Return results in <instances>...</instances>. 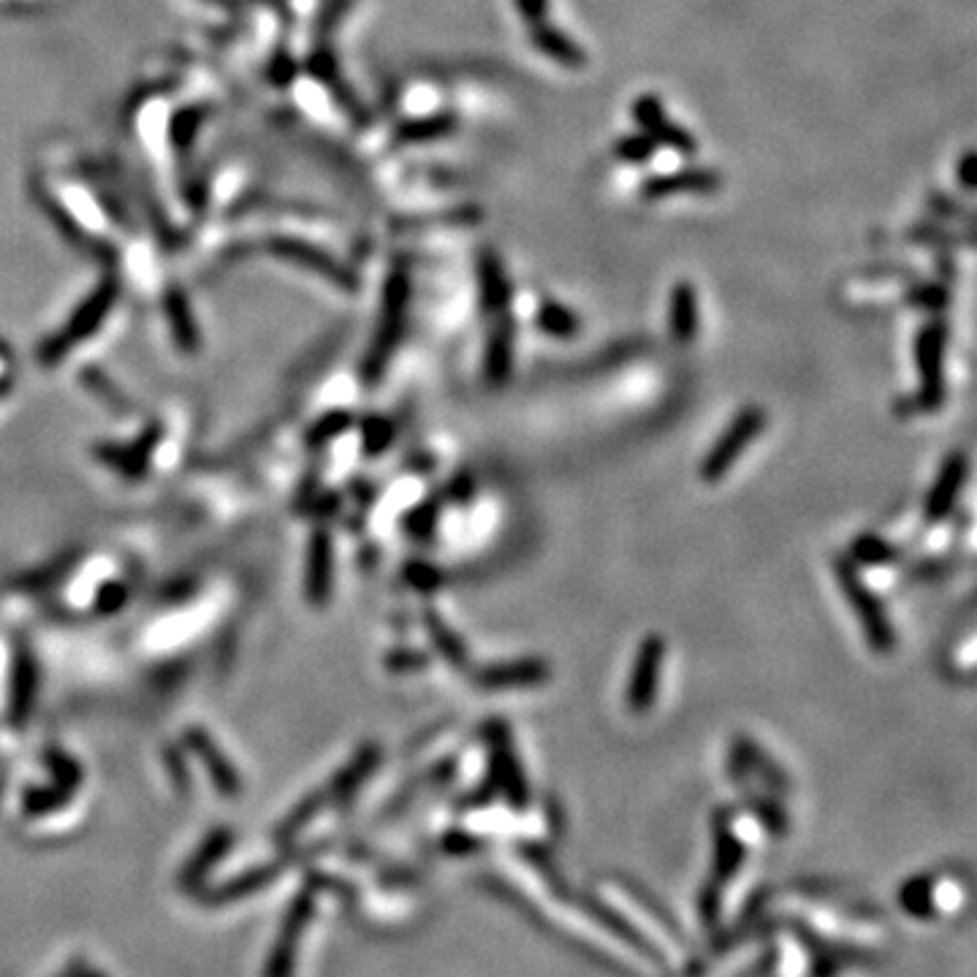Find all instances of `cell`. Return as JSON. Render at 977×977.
<instances>
[{
	"mask_svg": "<svg viewBox=\"0 0 977 977\" xmlns=\"http://www.w3.org/2000/svg\"><path fill=\"white\" fill-rule=\"evenodd\" d=\"M407 304H410V275H407L405 264L399 261V264L389 271V277H385L380 323L378 331H375L372 347H369L367 358H364L361 378L367 380V383H378V380L383 378L389 361L394 358L402 334H405Z\"/></svg>",
	"mask_w": 977,
	"mask_h": 977,
	"instance_id": "1",
	"label": "cell"
},
{
	"mask_svg": "<svg viewBox=\"0 0 977 977\" xmlns=\"http://www.w3.org/2000/svg\"><path fill=\"white\" fill-rule=\"evenodd\" d=\"M763 429H765L763 407H754V405L744 407V410L738 413L731 423H727V429L722 432V437L709 448L703 465H700V478H703L706 483L722 481V475H725V472L736 465L738 456L747 451V445L752 443V440L758 437Z\"/></svg>",
	"mask_w": 977,
	"mask_h": 977,
	"instance_id": "2",
	"label": "cell"
},
{
	"mask_svg": "<svg viewBox=\"0 0 977 977\" xmlns=\"http://www.w3.org/2000/svg\"><path fill=\"white\" fill-rule=\"evenodd\" d=\"M662 660H665V640L660 635H646L635 655L633 671H630L624 703L633 714H644L655 706L657 689L662 678Z\"/></svg>",
	"mask_w": 977,
	"mask_h": 977,
	"instance_id": "3",
	"label": "cell"
},
{
	"mask_svg": "<svg viewBox=\"0 0 977 977\" xmlns=\"http://www.w3.org/2000/svg\"><path fill=\"white\" fill-rule=\"evenodd\" d=\"M486 741H488V760H492V774L497 779V787L503 790V796L508 798L510 807L524 809L530 801V790H526V776L521 763L516 760L513 741H510V731L505 722H492L486 727Z\"/></svg>",
	"mask_w": 977,
	"mask_h": 977,
	"instance_id": "4",
	"label": "cell"
},
{
	"mask_svg": "<svg viewBox=\"0 0 977 977\" xmlns=\"http://www.w3.org/2000/svg\"><path fill=\"white\" fill-rule=\"evenodd\" d=\"M633 119L638 123V128L644 130L651 141H655L657 147H671V150H676L678 155H693V152L698 150V141H695V136L689 134V130H684L682 125L671 123V119L665 117V106H662V101L657 96H651V92L649 96L635 98Z\"/></svg>",
	"mask_w": 977,
	"mask_h": 977,
	"instance_id": "5",
	"label": "cell"
},
{
	"mask_svg": "<svg viewBox=\"0 0 977 977\" xmlns=\"http://www.w3.org/2000/svg\"><path fill=\"white\" fill-rule=\"evenodd\" d=\"M548 678V665L535 657H524V660H508V662H492V665H483L472 673V684L486 693H497V689H519V687H535Z\"/></svg>",
	"mask_w": 977,
	"mask_h": 977,
	"instance_id": "6",
	"label": "cell"
},
{
	"mask_svg": "<svg viewBox=\"0 0 977 977\" xmlns=\"http://www.w3.org/2000/svg\"><path fill=\"white\" fill-rule=\"evenodd\" d=\"M720 185L722 177L714 168L695 166L682 168V172L657 174V177L646 179V182L640 185V195H644L646 201H660L676 193H711V190H716Z\"/></svg>",
	"mask_w": 977,
	"mask_h": 977,
	"instance_id": "7",
	"label": "cell"
},
{
	"mask_svg": "<svg viewBox=\"0 0 977 977\" xmlns=\"http://www.w3.org/2000/svg\"><path fill=\"white\" fill-rule=\"evenodd\" d=\"M700 329V304L693 282L678 280L668 293V331L676 345H689Z\"/></svg>",
	"mask_w": 977,
	"mask_h": 977,
	"instance_id": "8",
	"label": "cell"
},
{
	"mask_svg": "<svg viewBox=\"0 0 977 977\" xmlns=\"http://www.w3.org/2000/svg\"><path fill=\"white\" fill-rule=\"evenodd\" d=\"M478 296L486 315H505L510 304V280L497 253L481 250L478 255Z\"/></svg>",
	"mask_w": 977,
	"mask_h": 977,
	"instance_id": "9",
	"label": "cell"
},
{
	"mask_svg": "<svg viewBox=\"0 0 977 977\" xmlns=\"http://www.w3.org/2000/svg\"><path fill=\"white\" fill-rule=\"evenodd\" d=\"M526 36H530V43L537 49V52L546 54L548 60L559 63L562 68H573V71L584 68V63H586L584 49H581L579 43L568 36V33L559 30V27H554L548 20L530 25Z\"/></svg>",
	"mask_w": 977,
	"mask_h": 977,
	"instance_id": "10",
	"label": "cell"
},
{
	"mask_svg": "<svg viewBox=\"0 0 977 977\" xmlns=\"http://www.w3.org/2000/svg\"><path fill=\"white\" fill-rule=\"evenodd\" d=\"M513 320L508 315H499V320L494 323L492 334L486 340V353H483V372H486L488 383L499 385L510 378V369H513Z\"/></svg>",
	"mask_w": 977,
	"mask_h": 977,
	"instance_id": "11",
	"label": "cell"
},
{
	"mask_svg": "<svg viewBox=\"0 0 977 977\" xmlns=\"http://www.w3.org/2000/svg\"><path fill=\"white\" fill-rule=\"evenodd\" d=\"M331 592V537L329 532L318 530L309 537L307 551V597L309 602L320 606L329 600Z\"/></svg>",
	"mask_w": 977,
	"mask_h": 977,
	"instance_id": "12",
	"label": "cell"
},
{
	"mask_svg": "<svg viewBox=\"0 0 977 977\" xmlns=\"http://www.w3.org/2000/svg\"><path fill=\"white\" fill-rule=\"evenodd\" d=\"M309 917V899L302 896V899L293 901L291 906V915H288L286 928H282V937L277 942L275 953H271L269 966H266V977H288L291 975V964H293V948H296V934L302 931L304 921Z\"/></svg>",
	"mask_w": 977,
	"mask_h": 977,
	"instance_id": "13",
	"label": "cell"
},
{
	"mask_svg": "<svg viewBox=\"0 0 977 977\" xmlns=\"http://www.w3.org/2000/svg\"><path fill=\"white\" fill-rule=\"evenodd\" d=\"M456 114L454 112H434V114H423V117L416 119H407L396 128L394 141L396 144H421V141H434V139H443V136L454 134L456 128Z\"/></svg>",
	"mask_w": 977,
	"mask_h": 977,
	"instance_id": "14",
	"label": "cell"
},
{
	"mask_svg": "<svg viewBox=\"0 0 977 977\" xmlns=\"http://www.w3.org/2000/svg\"><path fill=\"white\" fill-rule=\"evenodd\" d=\"M423 627H427V635H429V640H432V644H434V649H437V655L443 657V660L448 662V665L467 668V662H470V655H467L465 640H461L459 635H456V630L451 627V624L445 622V619L440 617L437 611L423 613Z\"/></svg>",
	"mask_w": 977,
	"mask_h": 977,
	"instance_id": "15",
	"label": "cell"
},
{
	"mask_svg": "<svg viewBox=\"0 0 977 977\" xmlns=\"http://www.w3.org/2000/svg\"><path fill=\"white\" fill-rule=\"evenodd\" d=\"M535 326L543 334L557 337V340H573L581 331L579 315L570 307H564V304L554 302V299H543V302L537 304Z\"/></svg>",
	"mask_w": 977,
	"mask_h": 977,
	"instance_id": "16",
	"label": "cell"
},
{
	"mask_svg": "<svg viewBox=\"0 0 977 977\" xmlns=\"http://www.w3.org/2000/svg\"><path fill=\"white\" fill-rule=\"evenodd\" d=\"M188 738H190V747H193L195 752L204 758L206 769L212 771V779H215V785L220 787L226 796H233V792L239 790V782H237V774H233L231 765H228L226 758H223L220 749H215V744L210 741V736L201 731H190Z\"/></svg>",
	"mask_w": 977,
	"mask_h": 977,
	"instance_id": "17",
	"label": "cell"
},
{
	"mask_svg": "<svg viewBox=\"0 0 977 977\" xmlns=\"http://www.w3.org/2000/svg\"><path fill=\"white\" fill-rule=\"evenodd\" d=\"M378 760H380V749L375 747V744H367V747L358 749V754H356V758H353V763L345 765V769H342V774L334 779V787H331V792H334V796H340V798H345V796H351V792H356L358 787H361V782L367 779V774H372L375 765H378Z\"/></svg>",
	"mask_w": 977,
	"mask_h": 977,
	"instance_id": "18",
	"label": "cell"
},
{
	"mask_svg": "<svg viewBox=\"0 0 977 977\" xmlns=\"http://www.w3.org/2000/svg\"><path fill=\"white\" fill-rule=\"evenodd\" d=\"M14 673V703H11V711H14L16 722H25V714L33 700V684H36V668H33L30 657L22 655Z\"/></svg>",
	"mask_w": 977,
	"mask_h": 977,
	"instance_id": "19",
	"label": "cell"
},
{
	"mask_svg": "<svg viewBox=\"0 0 977 977\" xmlns=\"http://www.w3.org/2000/svg\"><path fill=\"white\" fill-rule=\"evenodd\" d=\"M228 841H231L228 830H217V834H212V839L206 841L204 847H201L199 855H195L193 861L188 863V872H185V883H193V879L204 877L206 868H210L212 863L217 861V858H223V852H226Z\"/></svg>",
	"mask_w": 977,
	"mask_h": 977,
	"instance_id": "20",
	"label": "cell"
},
{
	"mask_svg": "<svg viewBox=\"0 0 977 977\" xmlns=\"http://www.w3.org/2000/svg\"><path fill=\"white\" fill-rule=\"evenodd\" d=\"M271 877H275V868H261V872H250V874H244V877H239V879H233V883H228L226 888H220V893L212 896V901H215V904L237 901V899H242V896L253 893V890L264 888V885L269 883Z\"/></svg>",
	"mask_w": 977,
	"mask_h": 977,
	"instance_id": "21",
	"label": "cell"
},
{
	"mask_svg": "<svg viewBox=\"0 0 977 977\" xmlns=\"http://www.w3.org/2000/svg\"><path fill=\"white\" fill-rule=\"evenodd\" d=\"M655 150L657 144L646 134H630L624 139H619L617 147H613L617 157H622L624 163H646L655 155Z\"/></svg>",
	"mask_w": 977,
	"mask_h": 977,
	"instance_id": "22",
	"label": "cell"
},
{
	"mask_svg": "<svg viewBox=\"0 0 977 977\" xmlns=\"http://www.w3.org/2000/svg\"><path fill=\"white\" fill-rule=\"evenodd\" d=\"M353 427V416L351 413H345V410H334V413H329V416L326 418H320L318 423H315L313 429H309V443L313 445H320V443H326V440H331V437H337V434H342L345 432V429H351Z\"/></svg>",
	"mask_w": 977,
	"mask_h": 977,
	"instance_id": "23",
	"label": "cell"
},
{
	"mask_svg": "<svg viewBox=\"0 0 977 977\" xmlns=\"http://www.w3.org/2000/svg\"><path fill=\"white\" fill-rule=\"evenodd\" d=\"M394 440V423L389 418H369L364 423V451L367 454H380L385 451Z\"/></svg>",
	"mask_w": 977,
	"mask_h": 977,
	"instance_id": "24",
	"label": "cell"
},
{
	"mask_svg": "<svg viewBox=\"0 0 977 977\" xmlns=\"http://www.w3.org/2000/svg\"><path fill=\"white\" fill-rule=\"evenodd\" d=\"M513 9H516V14L526 22V25H535V22L548 20V9H551V3H548V0H513Z\"/></svg>",
	"mask_w": 977,
	"mask_h": 977,
	"instance_id": "25",
	"label": "cell"
},
{
	"mask_svg": "<svg viewBox=\"0 0 977 977\" xmlns=\"http://www.w3.org/2000/svg\"><path fill=\"white\" fill-rule=\"evenodd\" d=\"M410 581H413V586H418V589H437V584H440V573L432 568V564H427V562H413V568H410Z\"/></svg>",
	"mask_w": 977,
	"mask_h": 977,
	"instance_id": "26",
	"label": "cell"
},
{
	"mask_svg": "<svg viewBox=\"0 0 977 977\" xmlns=\"http://www.w3.org/2000/svg\"><path fill=\"white\" fill-rule=\"evenodd\" d=\"M413 516H416V519H421V521H416V524H413V532H416V535H427V532L434 526L432 505H423V508H418Z\"/></svg>",
	"mask_w": 977,
	"mask_h": 977,
	"instance_id": "27",
	"label": "cell"
},
{
	"mask_svg": "<svg viewBox=\"0 0 977 977\" xmlns=\"http://www.w3.org/2000/svg\"><path fill=\"white\" fill-rule=\"evenodd\" d=\"M421 665H427V657L423 655H405V657H389V668H421Z\"/></svg>",
	"mask_w": 977,
	"mask_h": 977,
	"instance_id": "28",
	"label": "cell"
},
{
	"mask_svg": "<svg viewBox=\"0 0 977 977\" xmlns=\"http://www.w3.org/2000/svg\"><path fill=\"white\" fill-rule=\"evenodd\" d=\"M964 177L969 179V182H977V161H975V157L964 161Z\"/></svg>",
	"mask_w": 977,
	"mask_h": 977,
	"instance_id": "29",
	"label": "cell"
}]
</instances>
